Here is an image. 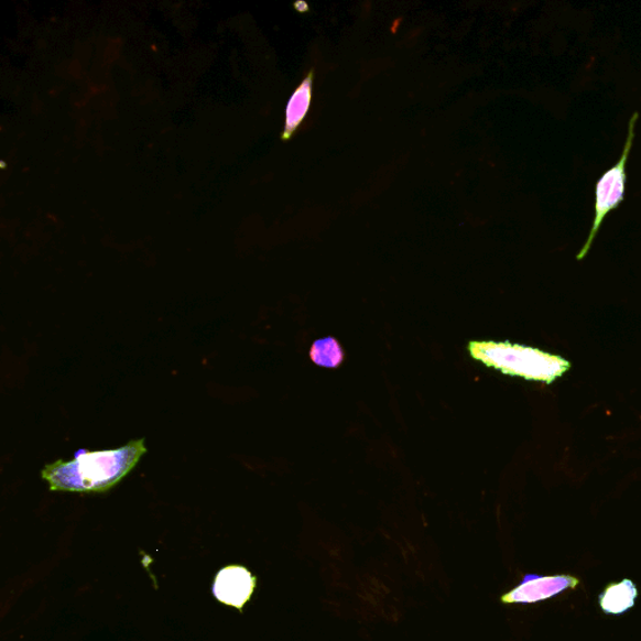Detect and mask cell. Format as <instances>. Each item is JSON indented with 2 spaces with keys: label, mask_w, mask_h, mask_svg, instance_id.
I'll return each instance as SVG.
<instances>
[{
  "label": "cell",
  "mask_w": 641,
  "mask_h": 641,
  "mask_svg": "<svg viewBox=\"0 0 641 641\" xmlns=\"http://www.w3.org/2000/svg\"><path fill=\"white\" fill-rule=\"evenodd\" d=\"M145 453L144 438L133 439L115 450H80L70 461L45 465L42 478L53 491L104 492L121 482Z\"/></svg>",
  "instance_id": "cell-1"
},
{
  "label": "cell",
  "mask_w": 641,
  "mask_h": 641,
  "mask_svg": "<svg viewBox=\"0 0 641 641\" xmlns=\"http://www.w3.org/2000/svg\"><path fill=\"white\" fill-rule=\"evenodd\" d=\"M467 351L474 360L508 377L546 384L561 379L572 368V363L561 356L508 341H471Z\"/></svg>",
  "instance_id": "cell-2"
},
{
  "label": "cell",
  "mask_w": 641,
  "mask_h": 641,
  "mask_svg": "<svg viewBox=\"0 0 641 641\" xmlns=\"http://www.w3.org/2000/svg\"><path fill=\"white\" fill-rule=\"evenodd\" d=\"M638 119V112L631 116L628 126V135L624 150H622L619 161L613 164V166L606 173H604L597 183V187H595L594 221L588 238H586L580 252L578 256H576V260L578 261L584 260L586 254H588L591 250V246L595 241V238H597L599 235L604 219H606L607 216L612 213V210H616L622 203H624L628 181L627 163L631 149H633Z\"/></svg>",
  "instance_id": "cell-3"
},
{
  "label": "cell",
  "mask_w": 641,
  "mask_h": 641,
  "mask_svg": "<svg viewBox=\"0 0 641 641\" xmlns=\"http://www.w3.org/2000/svg\"><path fill=\"white\" fill-rule=\"evenodd\" d=\"M580 584L572 575L542 576L526 574L517 588L501 595V604H535L556 597L567 589H575Z\"/></svg>",
  "instance_id": "cell-4"
},
{
  "label": "cell",
  "mask_w": 641,
  "mask_h": 641,
  "mask_svg": "<svg viewBox=\"0 0 641 641\" xmlns=\"http://www.w3.org/2000/svg\"><path fill=\"white\" fill-rule=\"evenodd\" d=\"M256 589V578L243 566H228L219 572L214 584L217 600L242 609Z\"/></svg>",
  "instance_id": "cell-5"
},
{
  "label": "cell",
  "mask_w": 641,
  "mask_h": 641,
  "mask_svg": "<svg viewBox=\"0 0 641 641\" xmlns=\"http://www.w3.org/2000/svg\"><path fill=\"white\" fill-rule=\"evenodd\" d=\"M314 96V69L307 73L301 85L293 91L286 106L285 130L282 133V141H289L296 133L300 126L304 123L309 111Z\"/></svg>",
  "instance_id": "cell-6"
},
{
  "label": "cell",
  "mask_w": 641,
  "mask_h": 641,
  "mask_svg": "<svg viewBox=\"0 0 641 641\" xmlns=\"http://www.w3.org/2000/svg\"><path fill=\"white\" fill-rule=\"evenodd\" d=\"M638 598V589L633 582L626 579L608 586L606 591L600 594L599 606L606 613L620 616L634 607Z\"/></svg>",
  "instance_id": "cell-7"
},
{
  "label": "cell",
  "mask_w": 641,
  "mask_h": 641,
  "mask_svg": "<svg viewBox=\"0 0 641 641\" xmlns=\"http://www.w3.org/2000/svg\"><path fill=\"white\" fill-rule=\"evenodd\" d=\"M309 357L320 368L336 369L343 363L345 355L336 338L326 337L314 343Z\"/></svg>",
  "instance_id": "cell-8"
}]
</instances>
